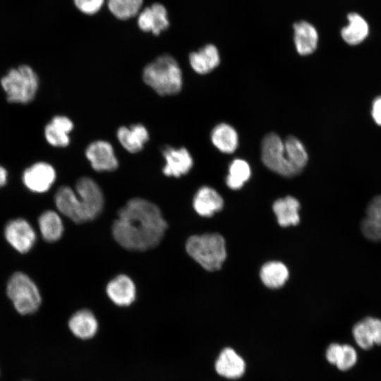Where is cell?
I'll use <instances>...</instances> for the list:
<instances>
[{
	"instance_id": "1",
	"label": "cell",
	"mask_w": 381,
	"mask_h": 381,
	"mask_svg": "<svg viewBox=\"0 0 381 381\" xmlns=\"http://www.w3.org/2000/svg\"><path fill=\"white\" fill-rule=\"evenodd\" d=\"M168 224L159 207L152 202L134 198L118 211L112 225V235L123 248L145 251L157 246Z\"/></svg>"
},
{
	"instance_id": "2",
	"label": "cell",
	"mask_w": 381,
	"mask_h": 381,
	"mask_svg": "<svg viewBox=\"0 0 381 381\" xmlns=\"http://www.w3.org/2000/svg\"><path fill=\"white\" fill-rule=\"evenodd\" d=\"M146 85L162 96L178 94L183 85L181 67L169 54H163L147 64L143 71Z\"/></svg>"
},
{
	"instance_id": "3",
	"label": "cell",
	"mask_w": 381,
	"mask_h": 381,
	"mask_svg": "<svg viewBox=\"0 0 381 381\" xmlns=\"http://www.w3.org/2000/svg\"><path fill=\"white\" fill-rule=\"evenodd\" d=\"M186 250L195 262L211 272L219 270L226 256L224 239L218 234L191 236L186 241Z\"/></svg>"
},
{
	"instance_id": "4",
	"label": "cell",
	"mask_w": 381,
	"mask_h": 381,
	"mask_svg": "<svg viewBox=\"0 0 381 381\" xmlns=\"http://www.w3.org/2000/svg\"><path fill=\"white\" fill-rule=\"evenodd\" d=\"M1 85L10 103L26 104L35 97L39 88V78L28 65L10 69L1 79Z\"/></svg>"
},
{
	"instance_id": "5",
	"label": "cell",
	"mask_w": 381,
	"mask_h": 381,
	"mask_svg": "<svg viewBox=\"0 0 381 381\" xmlns=\"http://www.w3.org/2000/svg\"><path fill=\"white\" fill-rule=\"evenodd\" d=\"M6 291L16 310L22 315L35 313L41 304L37 286L25 273H14L8 282Z\"/></svg>"
},
{
	"instance_id": "6",
	"label": "cell",
	"mask_w": 381,
	"mask_h": 381,
	"mask_svg": "<svg viewBox=\"0 0 381 381\" xmlns=\"http://www.w3.org/2000/svg\"><path fill=\"white\" fill-rule=\"evenodd\" d=\"M261 157L264 164L275 173L284 176L296 174L287 159L284 142L274 133H268L263 138Z\"/></svg>"
},
{
	"instance_id": "7",
	"label": "cell",
	"mask_w": 381,
	"mask_h": 381,
	"mask_svg": "<svg viewBox=\"0 0 381 381\" xmlns=\"http://www.w3.org/2000/svg\"><path fill=\"white\" fill-rule=\"evenodd\" d=\"M85 222L97 218L102 212L104 198L99 186L92 178L81 177L75 184Z\"/></svg>"
},
{
	"instance_id": "8",
	"label": "cell",
	"mask_w": 381,
	"mask_h": 381,
	"mask_svg": "<svg viewBox=\"0 0 381 381\" xmlns=\"http://www.w3.org/2000/svg\"><path fill=\"white\" fill-rule=\"evenodd\" d=\"M4 234L9 244L21 253L28 252L36 241L35 230L28 221L22 218L8 222Z\"/></svg>"
},
{
	"instance_id": "9",
	"label": "cell",
	"mask_w": 381,
	"mask_h": 381,
	"mask_svg": "<svg viewBox=\"0 0 381 381\" xmlns=\"http://www.w3.org/2000/svg\"><path fill=\"white\" fill-rule=\"evenodd\" d=\"M22 178L27 188L32 192L42 193L52 187L56 181V174L50 164L38 162L28 167Z\"/></svg>"
},
{
	"instance_id": "10",
	"label": "cell",
	"mask_w": 381,
	"mask_h": 381,
	"mask_svg": "<svg viewBox=\"0 0 381 381\" xmlns=\"http://www.w3.org/2000/svg\"><path fill=\"white\" fill-rule=\"evenodd\" d=\"M85 156L97 171H112L118 168L114 147L106 140H99L90 143L85 150Z\"/></svg>"
},
{
	"instance_id": "11",
	"label": "cell",
	"mask_w": 381,
	"mask_h": 381,
	"mask_svg": "<svg viewBox=\"0 0 381 381\" xmlns=\"http://www.w3.org/2000/svg\"><path fill=\"white\" fill-rule=\"evenodd\" d=\"M162 155L165 160L162 172L167 176L179 178L188 174L193 167V158L185 147L165 146L162 149Z\"/></svg>"
},
{
	"instance_id": "12",
	"label": "cell",
	"mask_w": 381,
	"mask_h": 381,
	"mask_svg": "<svg viewBox=\"0 0 381 381\" xmlns=\"http://www.w3.org/2000/svg\"><path fill=\"white\" fill-rule=\"evenodd\" d=\"M58 210L77 224L86 222L76 193L69 186L60 187L54 196Z\"/></svg>"
},
{
	"instance_id": "13",
	"label": "cell",
	"mask_w": 381,
	"mask_h": 381,
	"mask_svg": "<svg viewBox=\"0 0 381 381\" xmlns=\"http://www.w3.org/2000/svg\"><path fill=\"white\" fill-rule=\"evenodd\" d=\"M353 335L357 344L363 349H369L375 344H381V320L366 317L356 323Z\"/></svg>"
},
{
	"instance_id": "14",
	"label": "cell",
	"mask_w": 381,
	"mask_h": 381,
	"mask_svg": "<svg viewBox=\"0 0 381 381\" xmlns=\"http://www.w3.org/2000/svg\"><path fill=\"white\" fill-rule=\"evenodd\" d=\"M106 291L111 301L119 306H128L135 299L136 287L126 274H119L107 285Z\"/></svg>"
},
{
	"instance_id": "15",
	"label": "cell",
	"mask_w": 381,
	"mask_h": 381,
	"mask_svg": "<svg viewBox=\"0 0 381 381\" xmlns=\"http://www.w3.org/2000/svg\"><path fill=\"white\" fill-rule=\"evenodd\" d=\"M73 129L72 121L66 116L57 115L44 128L47 143L56 147H64L70 143L69 133Z\"/></svg>"
},
{
	"instance_id": "16",
	"label": "cell",
	"mask_w": 381,
	"mask_h": 381,
	"mask_svg": "<svg viewBox=\"0 0 381 381\" xmlns=\"http://www.w3.org/2000/svg\"><path fill=\"white\" fill-rule=\"evenodd\" d=\"M138 24L142 30L159 35L169 25L166 8L160 4H154L145 8L139 14Z\"/></svg>"
},
{
	"instance_id": "17",
	"label": "cell",
	"mask_w": 381,
	"mask_h": 381,
	"mask_svg": "<svg viewBox=\"0 0 381 381\" xmlns=\"http://www.w3.org/2000/svg\"><path fill=\"white\" fill-rule=\"evenodd\" d=\"M116 137L125 150L131 153H136L143 150L149 140V133L143 124L136 123L129 127L119 128Z\"/></svg>"
},
{
	"instance_id": "18",
	"label": "cell",
	"mask_w": 381,
	"mask_h": 381,
	"mask_svg": "<svg viewBox=\"0 0 381 381\" xmlns=\"http://www.w3.org/2000/svg\"><path fill=\"white\" fill-rule=\"evenodd\" d=\"M215 369L221 376L228 379H237L243 375L246 363L234 349L225 348L216 361Z\"/></svg>"
},
{
	"instance_id": "19",
	"label": "cell",
	"mask_w": 381,
	"mask_h": 381,
	"mask_svg": "<svg viewBox=\"0 0 381 381\" xmlns=\"http://www.w3.org/2000/svg\"><path fill=\"white\" fill-rule=\"evenodd\" d=\"M224 202L221 195L209 186H202L195 193L193 205L195 212L202 217H211L221 210Z\"/></svg>"
},
{
	"instance_id": "20",
	"label": "cell",
	"mask_w": 381,
	"mask_h": 381,
	"mask_svg": "<svg viewBox=\"0 0 381 381\" xmlns=\"http://www.w3.org/2000/svg\"><path fill=\"white\" fill-rule=\"evenodd\" d=\"M220 57L217 47L207 44L198 52L189 55V63L193 70L198 74H206L214 69L219 64Z\"/></svg>"
},
{
	"instance_id": "21",
	"label": "cell",
	"mask_w": 381,
	"mask_h": 381,
	"mask_svg": "<svg viewBox=\"0 0 381 381\" xmlns=\"http://www.w3.org/2000/svg\"><path fill=\"white\" fill-rule=\"evenodd\" d=\"M294 42L298 53L301 55L312 54L316 49L318 35L315 27L306 21L294 24Z\"/></svg>"
},
{
	"instance_id": "22",
	"label": "cell",
	"mask_w": 381,
	"mask_h": 381,
	"mask_svg": "<svg viewBox=\"0 0 381 381\" xmlns=\"http://www.w3.org/2000/svg\"><path fill=\"white\" fill-rule=\"evenodd\" d=\"M68 326L76 337L88 339L93 337L97 330V321L89 310L83 309L75 313L69 320Z\"/></svg>"
},
{
	"instance_id": "23",
	"label": "cell",
	"mask_w": 381,
	"mask_h": 381,
	"mask_svg": "<svg viewBox=\"0 0 381 381\" xmlns=\"http://www.w3.org/2000/svg\"><path fill=\"white\" fill-rule=\"evenodd\" d=\"M211 140L219 151L227 154L234 152L238 143L236 130L224 123H219L213 128L211 133Z\"/></svg>"
},
{
	"instance_id": "24",
	"label": "cell",
	"mask_w": 381,
	"mask_h": 381,
	"mask_svg": "<svg viewBox=\"0 0 381 381\" xmlns=\"http://www.w3.org/2000/svg\"><path fill=\"white\" fill-rule=\"evenodd\" d=\"M300 204L296 199L287 196L277 200L273 204L278 223L282 226L296 225L299 222L298 210Z\"/></svg>"
},
{
	"instance_id": "25",
	"label": "cell",
	"mask_w": 381,
	"mask_h": 381,
	"mask_svg": "<svg viewBox=\"0 0 381 381\" xmlns=\"http://www.w3.org/2000/svg\"><path fill=\"white\" fill-rule=\"evenodd\" d=\"M349 24L342 28L341 35L349 44L356 45L362 42L368 36L369 28L367 22L356 13H349L347 16Z\"/></svg>"
},
{
	"instance_id": "26",
	"label": "cell",
	"mask_w": 381,
	"mask_h": 381,
	"mask_svg": "<svg viewBox=\"0 0 381 381\" xmlns=\"http://www.w3.org/2000/svg\"><path fill=\"white\" fill-rule=\"evenodd\" d=\"M42 238L48 242H55L61 238L64 232V224L59 214L53 210L43 212L38 219Z\"/></svg>"
},
{
	"instance_id": "27",
	"label": "cell",
	"mask_w": 381,
	"mask_h": 381,
	"mask_svg": "<svg viewBox=\"0 0 381 381\" xmlns=\"http://www.w3.org/2000/svg\"><path fill=\"white\" fill-rule=\"evenodd\" d=\"M260 274L264 284L272 289L281 287L289 277L286 267L283 263L275 261L265 264Z\"/></svg>"
},
{
	"instance_id": "28",
	"label": "cell",
	"mask_w": 381,
	"mask_h": 381,
	"mask_svg": "<svg viewBox=\"0 0 381 381\" xmlns=\"http://www.w3.org/2000/svg\"><path fill=\"white\" fill-rule=\"evenodd\" d=\"M284 145L287 159L297 174L308 162V157L306 148L302 143L294 136H289L284 140Z\"/></svg>"
},
{
	"instance_id": "29",
	"label": "cell",
	"mask_w": 381,
	"mask_h": 381,
	"mask_svg": "<svg viewBox=\"0 0 381 381\" xmlns=\"http://www.w3.org/2000/svg\"><path fill=\"white\" fill-rule=\"evenodd\" d=\"M363 220L377 241H381V195L370 201Z\"/></svg>"
},
{
	"instance_id": "30",
	"label": "cell",
	"mask_w": 381,
	"mask_h": 381,
	"mask_svg": "<svg viewBox=\"0 0 381 381\" xmlns=\"http://www.w3.org/2000/svg\"><path fill=\"white\" fill-rule=\"evenodd\" d=\"M226 184L231 189L241 188L250 176V168L247 162L241 159H234L229 168Z\"/></svg>"
},
{
	"instance_id": "31",
	"label": "cell",
	"mask_w": 381,
	"mask_h": 381,
	"mask_svg": "<svg viewBox=\"0 0 381 381\" xmlns=\"http://www.w3.org/2000/svg\"><path fill=\"white\" fill-rule=\"evenodd\" d=\"M143 0H108V7L116 18L126 20L139 11Z\"/></svg>"
},
{
	"instance_id": "32",
	"label": "cell",
	"mask_w": 381,
	"mask_h": 381,
	"mask_svg": "<svg viewBox=\"0 0 381 381\" xmlns=\"http://www.w3.org/2000/svg\"><path fill=\"white\" fill-rule=\"evenodd\" d=\"M356 361L357 353L355 349L350 345L344 344L336 365L341 370H347L356 364Z\"/></svg>"
},
{
	"instance_id": "33",
	"label": "cell",
	"mask_w": 381,
	"mask_h": 381,
	"mask_svg": "<svg viewBox=\"0 0 381 381\" xmlns=\"http://www.w3.org/2000/svg\"><path fill=\"white\" fill-rule=\"evenodd\" d=\"M104 0H73L76 8L85 14H94L102 7Z\"/></svg>"
},
{
	"instance_id": "34",
	"label": "cell",
	"mask_w": 381,
	"mask_h": 381,
	"mask_svg": "<svg viewBox=\"0 0 381 381\" xmlns=\"http://www.w3.org/2000/svg\"><path fill=\"white\" fill-rule=\"evenodd\" d=\"M342 345L337 343L330 344L326 351L327 360L332 364L336 365L339 361Z\"/></svg>"
},
{
	"instance_id": "35",
	"label": "cell",
	"mask_w": 381,
	"mask_h": 381,
	"mask_svg": "<svg viewBox=\"0 0 381 381\" xmlns=\"http://www.w3.org/2000/svg\"><path fill=\"white\" fill-rule=\"evenodd\" d=\"M371 114L374 121L381 126V96L377 97L373 100Z\"/></svg>"
},
{
	"instance_id": "36",
	"label": "cell",
	"mask_w": 381,
	"mask_h": 381,
	"mask_svg": "<svg viewBox=\"0 0 381 381\" xmlns=\"http://www.w3.org/2000/svg\"><path fill=\"white\" fill-rule=\"evenodd\" d=\"M8 173L4 167L0 165V188L4 186L7 181Z\"/></svg>"
}]
</instances>
